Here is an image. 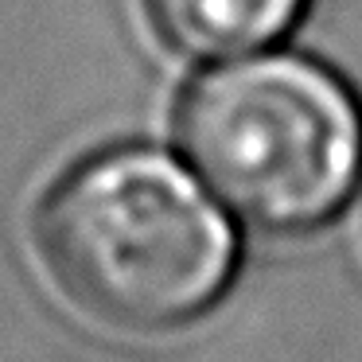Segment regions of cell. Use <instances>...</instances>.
<instances>
[{
	"label": "cell",
	"mask_w": 362,
	"mask_h": 362,
	"mask_svg": "<svg viewBox=\"0 0 362 362\" xmlns=\"http://www.w3.org/2000/svg\"><path fill=\"white\" fill-rule=\"evenodd\" d=\"M40 250L74 304L129 331L191 323L238 265L230 218L156 148H110L63 175L40 211Z\"/></svg>",
	"instance_id": "cell-1"
},
{
	"label": "cell",
	"mask_w": 362,
	"mask_h": 362,
	"mask_svg": "<svg viewBox=\"0 0 362 362\" xmlns=\"http://www.w3.org/2000/svg\"><path fill=\"white\" fill-rule=\"evenodd\" d=\"M175 136L214 195L273 234L335 218L362 175L358 102L327 66L300 55L238 59L199 74Z\"/></svg>",
	"instance_id": "cell-2"
},
{
	"label": "cell",
	"mask_w": 362,
	"mask_h": 362,
	"mask_svg": "<svg viewBox=\"0 0 362 362\" xmlns=\"http://www.w3.org/2000/svg\"><path fill=\"white\" fill-rule=\"evenodd\" d=\"M308 0H148L152 24L175 51L234 59L284 40Z\"/></svg>",
	"instance_id": "cell-3"
}]
</instances>
